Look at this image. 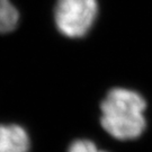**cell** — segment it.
<instances>
[{
	"mask_svg": "<svg viewBox=\"0 0 152 152\" xmlns=\"http://www.w3.org/2000/svg\"><path fill=\"white\" fill-rule=\"evenodd\" d=\"M148 104L139 91L125 87L109 89L103 98L100 126L117 141H133L147 130Z\"/></svg>",
	"mask_w": 152,
	"mask_h": 152,
	"instance_id": "obj_1",
	"label": "cell"
},
{
	"mask_svg": "<svg viewBox=\"0 0 152 152\" xmlns=\"http://www.w3.org/2000/svg\"><path fill=\"white\" fill-rule=\"evenodd\" d=\"M98 12L96 0H58L54 22L65 37L81 38L94 26Z\"/></svg>",
	"mask_w": 152,
	"mask_h": 152,
	"instance_id": "obj_2",
	"label": "cell"
},
{
	"mask_svg": "<svg viewBox=\"0 0 152 152\" xmlns=\"http://www.w3.org/2000/svg\"><path fill=\"white\" fill-rule=\"evenodd\" d=\"M31 137L19 124H0V152H29Z\"/></svg>",
	"mask_w": 152,
	"mask_h": 152,
	"instance_id": "obj_3",
	"label": "cell"
},
{
	"mask_svg": "<svg viewBox=\"0 0 152 152\" xmlns=\"http://www.w3.org/2000/svg\"><path fill=\"white\" fill-rule=\"evenodd\" d=\"M19 12L10 0H0V34L12 32L18 26Z\"/></svg>",
	"mask_w": 152,
	"mask_h": 152,
	"instance_id": "obj_4",
	"label": "cell"
},
{
	"mask_svg": "<svg viewBox=\"0 0 152 152\" xmlns=\"http://www.w3.org/2000/svg\"><path fill=\"white\" fill-rule=\"evenodd\" d=\"M66 152H108L103 150L91 140L88 139H77L70 143Z\"/></svg>",
	"mask_w": 152,
	"mask_h": 152,
	"instance_id": "obj_5",
	"label": "cell"
}]
</instances>
